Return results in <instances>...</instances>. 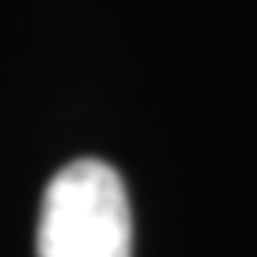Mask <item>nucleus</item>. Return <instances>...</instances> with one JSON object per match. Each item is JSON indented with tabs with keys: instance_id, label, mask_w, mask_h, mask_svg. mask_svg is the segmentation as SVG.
Masks as SVG:
<instances>
[{
	"instance_id": "1",
	"label": "nucleus",
	"mask_w": 257,
	"mask_h": 257,
	"mask_svg": "<svg viewBox=\"0 0 257 257\" xmlns=\"http://www.w3.org/2000/svg\"><path fill=\"white\" fill-rule=\"evenodd\" d=\"M36 257H133L128 193L107 161L79 157L50 179Z\"/></svg>"
}]
</instances>
